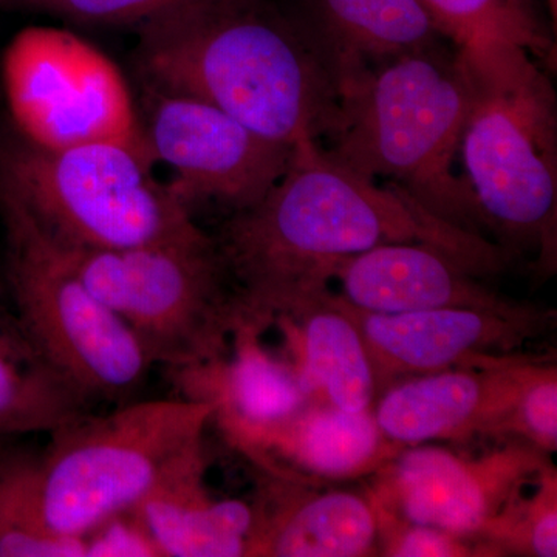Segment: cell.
I'll use <instances>...</instances> for the list:
<instances>
[{"instance_id": "obj_4", "label": "cell", "mask_w": 557, "mask_h": 557, "mask_svg": "<svg viewBox=\"0 0 557 557\" xmlns=\"http://www.w3.org/2000/svg\"><path fill=\"white\" fill-rule=\"evenodd\" d=\"M463 62L472 100L458 153L483 225L511 247L533 252L537 269L553 273L557 106L552 81L523 49Z\"/></svg>"}, {"instance_id": "obj_22", "label": "cell", "mask_w": 557, "mask_h": 557, "mask_svg": "<svg viewBox=\"0 0 557 557\" xmlns=\"http://www.w3.org/2000/svg\"><path fill=\"white\" fill-rule=\"evenodd\" d=\"M457 53L474 60L500 49H523L549 58L555 46L523 0H418Z\"/></svg>"}, {"instance_id": "obj_30", "label": "cell", "mask_w": 557, "mask_h": 557, "mask_svg": "<svg viewBox=\"0 0 557 557\" xmlns=\"http://www.w3.org/2000/svg\"><path fill=\"white\" fill-rule=\"evenodd\" d=\"M7 450L3 448L2 442H0V465H2L3 457H5Z\"/></svg>"}, {"instance_id": "obj_26", "label": "cell", "mask_w": 557, "mask_h": 557, "mask_svg": "<svg viewBox=\"0 0 557 557\" xmlns=\"http://www.w3.org/2000/svg\"><path fill=\"white\" fill-rule=\"evenodd\" d=\"M373 502V500H372ZM379 519V556L493 557L474 539L399 518L373 502Z\"/></svg>"}, {"instance_id": "obj_20", "label": "cell", "mask_w": 557, "mask_h": 557, "mask_svg": "<svg viewBox=\"0 0 557 557\" xmlns=\"http://www.w3.org/2000/svg\"><path fill=\"white\" fill-rule=\"evenodd\" d=\"M298 354L300 380L311 397L346 412L373 409L379 394L368 347L338 295L329 293L298 318L278 322Z\"/></svg>"}, {"instance_id": "obj_29", "label": "cell", "mask_w": 557, "mask_h": 557, "mask_svg": "<svg viewBox=\"0 0 557 557\" xmlns=\"http://www.w3.org/2000/svg\"><path fill=\"white\" fill-rule=\"evenodd\" d=\"M549 13H552L553 22L556 24L557 17V0H547Z\"/></svg>"}, {"instance_id": "obj_5", "label": "cell", "mask_w": 557, "mask_h": 557, "mask_svg": "<svg viewBox=\"0 0 557 557\" xmlns=\"http://www.w3.org/2000/svg\"><path fill=\"white\" fill-rule=\"evenodd\" d=\"M207 399L129 401L51 432L36 457L44 525L83 539L101 522L131 511L197 446L212 421Z\"/></svg>"}, {"instance_id": "obj_27", "label": "cell", "mask_w": 557, "mask_h": 557, "mask_svg": "<svg viewBox=\"0 0 557 557\" xmlns=\"http://www.w3.org/2000/svg\"><path fill=\"white\" fill-rule=\"evenodd\" d=\"M17 7L73 24L137 27L189 0H13Z\"/></svg>"}, {"instance_id": "obj_3", "label": "cell", "mask_w": 557, "mask_h": 557, "mask_svg": "<svg viewBox=\"0 0 557 557\" xmlns=\"http://www.w3.org/2000/svg\"><path fill=\"white\" fill-rule=\"evenodd\" d=\"M472 100L457 50L403 54L339 89L338 119L324 149L362 177H386L448 225L483 237L482 215L454 164Z\"/></svg>"}, {"instance_id": "obj_12", "label": "cell", "mask_w": 557, "mask_h": 557, "mask_svg": "<svg viewBox=\"0 0 557 557\" xmlns=\"http://www.w3.org/2000/svg\"><path fill=\"white\" fill-rule=\"evenodd\" d=\"M368 347L379 392L410 376L474 368L522 355L552 329L555 310L525 304L518 310L435 309L372 313L338 295Z\"/></svg>"}, {"instance_id": "obj_21", "label": "cell", "mask_w": 557, "mask_h": 557, "mask_svg": "<svg viewBox=\"0 0 557 557\" xmlns=\"http://www.w3.org/2000/svg\"><path fill=\"white\" fill-rule=\"evenodd\" d=\"M89 412V403L51 368L16 313L0 302V440L51 434Z\"/></svg>"}, {"instance_id": "obj_9", "label": "cell", "mask_w": 557, "mask_h": 557, "mask_svg": "<svg viewBox=\"0 0 557 557\" xmlns=\"http://www.w3.org/2000/svg\"><path fill=\"white\" fill-rule=\"evenodd\" d=\"M0 87L16 137L28 145L108 141L149 156L123 73L76 33L49 25L17 32L0 58Z\"/></svg>"}, {"instance_id": "obj_6", "label": "cell", "mask_w": 557, "mask_h": 557, "mask_svg": "<svg viewBox=\"0 0 557 557\" xmlns=\"http://www.w3.org/2000/svg\"><path fill=\"white\" fill-rule=\"evenodd\" d=\"M152 166L148 153L119 143L0 145V186L65 247L129 248L203 233Z\"/></svg>"}, {"instance_id": "obj_31", "label": "cell", "mask_w": 557, "mask_h": 557, "mask_svg": "<svg viewBox=\"0 0 557 557\" xmlns=\"http://www.w3.org/2000/svg\"><path fill=\"white\" fill-rule=\"evenodd\" d=\"M0 145H2V134H0Z\"/></svg>"}, {"instance_id": "obj_32", "label": "cell", "mask_w": 557, "mask_h": 557, "mask_svg": "<svg viewBox=\"0 0 557 557\" xmlns=\"http://www.w3.org/2000/svg\"><path fill=\"white\" fill-rule=\"evenodd\" d=\"M523 2L530 3V0H523Z\"/></svg>"}, {"instance_id": "obj_8", "label": "cell", "mask_w": 557, "mask_h": 557, "mask_svg": "<svg viewBox=\"0 0 557 557\" xmlns=\"http://www.w3.org/2000/svg\"><path fill=\"white\" fill-rule=\"evenodd\" d=\"M13 311L51 368L89 405H124L156 368L132 330L79 277L60 247L0 186Z\"/></svg>"}, {"instance_id": "obj_10", "label": "cell", "mask_w": 557, "mask_h": 557, "mask_svg": "<svg viewBox=\"0 0 557 557\" xmlns=\"http://www.w3.org/2000/svg\"><path fill=\"white\" fill-rule=\"evenodd\" d=\"M143 138L153 164L172 171V193L193 207L214 203L230 214L258 203L287 171L293 149L248 129L196 98L143 87Z\"/></svg>"}, {"instance_id": "obj_13", "label": "cell", "mask_w": 557, "mask_h": 557, "mask_svg": "<svg viewBox=\"0 0 557 557\" xmlns=\"http://www.w3.org/2000/svg\"><path fill=\"white\" fill-rule=\"evenodd\" d=\"M539 361L518 355L410 376L384 388L373 413L384 435L405 448L504 435L520 391Z\"/></svg>"}, {"instance_id": "obj_19", "label": "cell", "mask_w": 557, "mask_h": 557, "mask_svg": "<svg viewBox=\"0 0 557 557\" xmlns=\"http://www.w3.org/2000/svg\"><path fill=\"white\" fill-rule=\"evenodd\" d=\"M304 27L338 86L403 54L437 46L434 22L418 0H302Z\"/></svg>"}, {"instance_id": "obj_14", "label": "cell", "mask_w": 557, "mask_h": 557, "mask_svg": "<svg viewBox=\"0 0 557 557\" xmlns=\"http://www.w3.org/2000/svg\"><path fill=\"white\" fill-rule=\"evenodd\" d=\"M258 494L249 556H379V519L369 491L319 490L276 469L251 463Z\"/></svg>"}, {"instance_id": "obj_2", "label": "cell", "mask_w": 557, "mask_h": 557, "mask_svg": "<svg viewBox=\"0 0 557 557\" xmlns=\"http://www.w3.org/2000/svg\"><path fill=\"white\" fill-rule=\"evenodd\" d=\"M135 30L143 87L208 102L289 149L335 127V73L269 0H189Z\"/></svg>"}, {"instance_id": "obj_15", "label": "cell", "mask_w": 557, "mask_h": 557, "mask_svg": "<svg viewBox=\"0 0 557 557\" xmlns=\"http://www.w3.org/2000/svg\"><path fill=\"white\" fill-rule=\"evenodd\" d=\"M335 278L343 298L372 313L435 309L512 311L525 306L479 281V274L432 245L397 242L344 260Z\"/></svg>"}, {"instance_id": "obj_7", "label": "cell", "mask_w": 557, "mask_h": 557, "mask_svg": "<svg viewBox=\"0 0 557 557\" xmlns=\"http://www.w3.org/2000/svg\"><path fill=\"white\" fill-rule=\"evenodd\" d=\"M54 244L153 364L182 373L228 357L239 311L214 237L205 231L129 248Z\"/></svg>"}, {"instance_id": "obj_24", "label": "cell", "mask_w": 557, "mask_h": 557, "mask_svg": "<svg viewBox=\"0 0 557 557\" xmlns=\"http://www.w3.org/2000/svg\"><path fill=\"white\" fill-rule=\"evenodd\" d=\"M531 494L520 493L475 537L491 556H557V469L549 465Z\"/></svg>"}, {"instance_id": "obj_18", "label": "cell", "mask_w": 557, "mask_h": 557, "mask_svg": "<svg viewBox=\"0 0 557 557\" xmlns=\"http://www.w3.org/2000/svg\"><path fill=\"white\" fill-rule=\"evenodd\" d=\"M205 445L197 446L138 505L161 557H247L255 508L218 500L207 486Z\"/></svg>"}, {"instance_id": "obj_11", "label": "cell", "mask_w": 557, "mask_h": 557, "mask_svg": "<svg viewBox=\"0 0 557 557\" xmlns=\"http://www.w3.org/2000/svg\"><path fill=\"white\" fill-rule=\"evenodd\" d=\"M553 461L518 442L480 457L442 446H408L366 487L381 508L420 525L474 539Z\"/></svg>"}, {"instance_id": "obj_23", "label": "cell", "mask_w": 557, "mask_h": 557, "mask_svg": "<svg viewBox=\"0 0 557 557\" xmlns=\"http://www.w3.org/2000/svg\"><path fill=\"white\" fill-rule=\"evenodd\" d=\"M0 557H84L83 539L57 536L44 525L36 457L9 450L0 465Z\"/></svg>"}, {"instance_id": "obj_1", "label": "cell", "mask_w": 557, "mask_h": 557, "mask_svg": "<svg viewBox=\"0 0 557 557\" xmlns=\"http://www.w3.org/2000/svg\"><path fill=\"white\" fill-rule=\"evenodd\" d=\"M214 240L239 324L262 335L321 302L341 263L379 245H432L479 276L508 263L504 248L435 218L395 183L380 188L347 170L318 141L293 148L276 185L230 214Z\"/></svg>"}, {"instance_id": "obj_16", "label": "cell", "mask_w": 557, "mask_h": 557, "mask_svg": "<svg viewBox=\"0 0 557 557\" xmlns=\"http://www.w3.org/2000/svg\"><path fill=\"white\" fill-rule=\"evenodd\" d=\"M403 449L381 431L373 409L346 412L311 401L237 450L249 463L324 486L370 478Z\"/></svg>"}, {"instance_id": "obj_17", "label": "cell", "mask_w": 557, "mask_h": 557, "mask_svg": "<svg viewBox=\"0 0 557 557\" xmlns=\"http://www.w3.org/2000/svg\"><path fill=\"white\" fill-rule=\"evenodd\" d=\"M258 330L237 325L228 357L215 364L175 373L188 398L214 405L212 420L234 448L248 445L267 429L295 416L313 397L298 370L274 357L260 343Z\"/></svg>"}, {"instance_id": "obj_25", "label": "cell", "mask_w": 557, "mask_h": 557, "mask_svg": "<svg viewBox=\"0 0 557 557\" xmlns=\"http://www.w3.org/2000/svg\"><path fill=\"white\" fill-rule=\"evenodd\" d=\"M504 435L522 438L534 448L557 450V368L541 361L534 366L520 391L515 409L505 424Z\"/></svg>"}, {"instance_id": "obj_28", "label": "cell", "mask_w": 557, "mask_h": 557, "mask_svg": "<svg viewBox=\"0 0 557 557\" xmlns=\"http://www.w3.org/2000/svg\"><path fill=\"white\" fill-rule=\"evenodd\" d=\"M83 542L84 557H161L137 509L104 520Z\"/></svg>"}]
</instances>
